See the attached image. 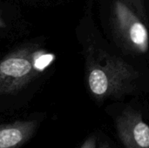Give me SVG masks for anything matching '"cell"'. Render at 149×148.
I'll return each instance as SVG.
<instances>
[{
	"mask_svg": "<svg viewBox=\"0 0 149 148\" xmlns=\"http://www.w3.org/2000/svg\"><path fill=\"white\" fill-rule=\"evenodd\" d=\"M55 55L36 45H26L0 61V96L15 93L44 72Z\"/></svg>",
	"mask_w": 149,
	"mask_h": 148,
	"instance_id": "1",
	"label": "cell"
},
{
	"mask_svg": "<svg viewBox=\"0 0 149 148\" xmlns=\"http://www.w3.org/2000/svg\"><path fill=\"white\" fill-rule=\"evenodd\" d=\"M86 74L90 91L99 97L128 87L138 79V72L128 63L95 49L88 50Z\"/></svg>",
	"mask_w": 149,
	"mask_h": 148,
	"instance_id": "2",
	"label": "cell"
},
{
	"mask_svg": "<svg viewBox=\"0 0 149 148\" xmlns=\"http://www.w3.org/2000/svg\"><path fill=\"white\" fill-rule=\"evenodd\" d=\"M113 24L116 34L129 51L145 53L149 48V33L144 23L123 0L113 5Z\"/></svg>",
	"mask_w": 149,
	"mask_h": 148,
	"instance_id": "3",
	"label": "cell"
},
{
	"mask_svg": "<svg viewBox=\"0 0 149 148\" xmlns=\"http://www.w3.org/2000/svg\"><path fill=\"white\" fill-rule=\"evenodd\" d=\"M37 120H17L0 125V148H20L33 136Z\"/></svg>",
	"mask_w": 149,
	"mask_h": 148,
	"instance_id": "4",
	"label": "cell"
},
{
	"mask_svg": "<svg viewBox=\"0 0 149 148\" xmlns=\"http://www.w3.org/2000/svg\"><path fill=\"white\" fill-rule=\"evenodd\" d=\"M136 142L143 147H149V127L143 122L138 123L134 130Z\"/></svg>",
	"mask_w": 149,
	"mask_h": 148,
	"instance_id": "5",
	"label": "cell"
},
{
	"mask_svg": "<svg viewBox=\"0 0 149 148\" xmlns=\"http://www.w3.org/2000/svg\"><path fill=\"white\" fill-rule=\"evenodd\" d=\"M127 3H129L130 6L134 8L136 11L142 16L144 12V5H143V0H126Z\"/></svg>",
	"mask_w": 149,
	"mask_h": 148,
	"instance_id": "6",
	"label": "cell"
},
{
	"mask_svg": "<svg viewBox=\"0 0 149 148\" xmlns=\"http://www.w3.org/2000/svg\"><path fill=\"white\" fill-rule=\"evenodd\" d=\"M5 27H6V24L0 15V28H5Z\"/></svg>",
	"mask_w": 149,
	"mask_h": 148,
	"instance_id": "7",
	"label": "cell"
}]
</instances>
